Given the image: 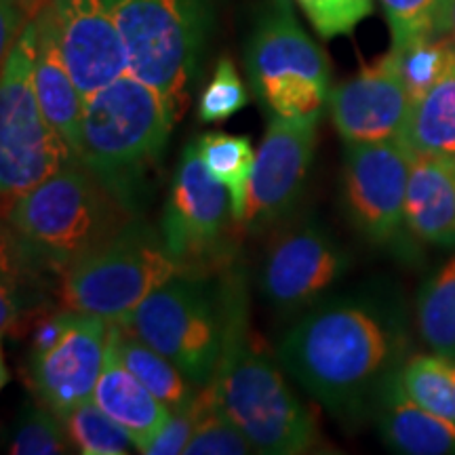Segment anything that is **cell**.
Wrapping results in <instances>:
<instances>
[{"label":"cell","mask_w":455,"mask_h":455,"mask_svg":"<svg viewBox=\"0 0 455 455\" xmlns=\"http://www.w3.org/2000/svg\"><path fill=\"white\" fill-rule=\"evenodd\" d=\"M407 306L386 283L323 298L276 344L289 378L341 424L371 415L373 398L409 358Z\"/></svg>","instance_id":"cell-1"},{"label":"cell","mask_w":455,"mask_h":455,"mask_svg":"<svg viewBox=\"0 0 455 455\" xmlns=\"http://www.w3.org/2000/svg\"><path fill=\"white\" fill-rule=\"evenodd\" d=\"M241 268L226 270L228 325L213 392L255 453L301 455L321 447L316 418L295 396L284 369L261 344L249 316L247 281Z\"/></svg>","instance_id":"cell-2"},{"label":"cell","mask_w":455,"mask_h":455,"mask_svg":"<svg viewBox=\"0 0 455 455\" xmlns=\"http://www.w3.org/2000/svg\"><path fill=\"white\" fill-rule=\"evenodd\" d=\"M178 123L156 89L124 74L84 98L78 163L133 218L152 198L155 175Z\"/></svg>","instance_id":"cell-3"},{"label":"cell","mask_w":455,"mask_h":455,"mask_svg":"<svg viewBox=\"0 0 455 455\" xmlns=\"http://www.w3.org/2000/svg\"><path fill=\"white\" fill-rule=\"evenodd\" d=\"M4 232V255L32 275L61 276L72 261L133 220L81 163H70L17 198Z\"/></svg>","instance_id":"cell-4"},{"label":"cell","mask_w":455,"mask_h":455,"mask_svg":"<svg viewBox=\"0 0 455 455\" xmlns=\"http://www.w3.org/2000/svg\"><path fill=\"white\" fill-rule=\"evenodd\" d=\"M116 323L167 356L192 384L204 388L213 382L224 350L226 270L180 272Z\"/></svg>","instance_id":"cell-5"},{"label":"cell","mask_w":455,"mask_h":455,"mask_svg":"<svg viewBox=\"0 0 455 455\" xmlns=\"http://www.w3.org/2000/svg\"><path fill=\"white\" fill-rule=\"evenodd\" d=\"M131 74L161 93L175 118L184 116L201 78L212 0H110Z\"/></svg>","instance_id":"cell-6"},{"label":"cell","mask_w":455,"mask_h":455,"mask_svg":"<svg viewBox=\"0 0 455 455\" xmlns=\"http://www.w3.org/2000/svg\"><path fill=\"white\" fill-rule=\"evenodd\" d=\"M180 272L186 270L169 253L161 230L133 218L72 261L57 293L61 308L116 321Z\"/></svg>","instance_id":"cell-7"},{"label":"cell","mask_w":455,"mask_h":455,"mask_svg":"<svg viewBox=\"0 0 455 455\" xmlns=\"http://www.w3.org/2000/svg\"><path fill=\"white\" fill-rule=\"evenodd\" d=\"M255 98L268 114H323L331 93L327 55L295 17L291 0H264L244 47Z\"/></svg>","instance_id":"cell-8"},{"label":"cell","mask_w":455,"mask_h":455,"mask_svg":"<svg viewBox=\"0 0 455 455\" xmlns=\"http://www.w3.org/2000/svg\"><path fill=\"white\" fill-rule=\"evenodd\" d=\"M36 20L3 57L0 81V192L3 212L55 171L74 161L70 148L44 116L34 84Z\"/></svg>","instance_id":"cell-9"},{"label":"cell","mask_w":455,"mask_h":455,"mask_svg":"<svg viewBox=\"0 0 455 455\" xmlns=\"http://www.w3.org/2000/svg\"><path fill=\"white\" fill-rule=\"evenodd\" d=\"M158 230L186 272H224L236 264L244 226L236 220L228 188L204 167L196 141L181 150Z\"/></svg>","instance_id":"cell-10"},{"label":"cell","mask_w":455,"mask_h":455,"mask_svg":"<svg viewBox=\"0 0 455 455\" xmlns=\"http://www.w3.org/2000/svg\"><path fill=\"white\" fill-rule=\"evenodd\" d=\"M413 150L401 138L346 144L341 204L350 226L378 247L395 243L405 224Z\"/></svg>","instance_id":"cell-11"},{"label":"cell","mask_w":455,"mask_h":455,"mask_svg":"<svg viewBox=\"0 0 455 455\" xmlns=\"http://www.w3.org/2000/svg\"><path fill=\"white\" fill-rule=\"evenodd\" d=\"M321 114L284 118L268 114V127L255 155L243 226L251 235L283 224L299 198L315 161Z\"/></svg>","instance_id":"cell-12"},{"label":"cell","mask_w":455,"mask_h":455,"mask_svg":"<svg viewBox=\"0 0 455 455\" xmlns=\"http://www.w3.org/2000/svg\"><path fill=\"white\" fill-rule=\"evenodd\" d=\"M348 270V255L325 226L299 220L276 230L259 270V291L284 315L306 310L323 299Z\"/></svg>","instance_id":"cell-13"},{"label":"cell","mask_w":455,"mask_h":455,"mask_svg":"<svg viewBox=\"0 0 455 455\" xmlns=\"http://www.w3.org/2000/svg\"><path fill=\"white\" fill-rule=\"evenodd\" d=\"M41 15L83 98L131 72L110 0H51Z\"/></svg>","instance_id":"cell-14"},{"label":"cell","mask_w":455,"mask_h":455,"mask_svg":"<svg viewBox=\"0 0 455 455\" xmlns=\"http://www.w3.org/2000/svg\"><path fill=\"white\" fill-rule=\"evenodd\" d=\"M327 108L344 144L401 138L411 110V95L395 51L333 87Z\"/></svg>","instance_id":"cell-15"},{"label":"cell","mask_w":455,"mask_h":455,"mask_svg":"<svg viewBox=\"0 0 455 455\" xmlns=\"http://www.w3.org/2000/svg\"><path fill=\"white\" fill-rule=\"evenodd\" d=\"M110 321L78 312L53 348L28 356V386L51 411L64 415L93 398L104 369Z\"/></svg>","instance_id":"cell-16"},{"label":"cell","mask_w":455,"mask_h":455,"mask_svg":"<svg viewBox=\"0 0 455 455\" xmlns=\"http://www.w3.org/2000/svg\"><path fill=\"white\" fill-rule=\"evenodd\" d=\"M371 415L379 436L392 451L403 455L455 453V424L426 411L407 395L401 382V369L390 373L379 386Z\"/></svg>","instance_id":"cell-17"},{"label":"cell","mask_w":455,"mask_h":455,"mask_svg":"<svg viewBox=\"0 0 455 455\" xmlns=\"http://www.w3.org/2000/svg\"><path fill=\"white\" fill-rule=\"evenodd\" d=\"M405 224L418 241L455 243V156L415 155L407 186Z\"/></svg>","instance_id":"cell-18"},{"label":"cell","mask_w":455,"mask_h":455,"mask_svg":"<svg viewBox=\"0 0 455 455\" xmlns=\"http://www.w3.org/2000/svg\"><path fill=\"white\" fill-rule=\"evenodd\" d=\"M93 401L129 432L138 451L173 413L129 371L110 338Z\"/></svg>","instance_id":"cell-19"},{"label":"cell","mask_w":455,"mask_h":455,"mask_svg":"<svg viewBox=\"0 0 455 455\" xmlns=\"http://www.w3.org/2000/svg\"><path fill=\"white\" fill-rule=\"evenodd\" d=\"M36 64H34V84L41 108L66 146L70 148L74 161L81 152V124L84 98L74 83L70 70L61 60L53 34L43 15L36 17Z\"/></svg>","instance_id":"cell-20"},{"label":"cell","mask_w":455,"mask_h":455,"mask_svg":"<svg viewBox=\"0 0 455 455\" xmlns=\"http://www.w3.org/2000/svg\"><path fill=\"white\" fill-rule=\"evenodd\" d=\"M110 338L112 346L116 348L121 361L127 369L148 390L167 405L171 411L184 409L195 401L198 395V386H195L186 378L180 367H175L167 356L141 341L138 335H133L127 329L118 325L116 321H110Z\"/></svg>","instance_id":"cell-21"},{"label":"cell","mask_w":455,"mask_h":455,"mask_svg":"<svg viewBox=\"0 0 455 455\" xmlns=\"http://www.w3.org/2000/svg\"><path fill=\"white\" fill-rule=\"evenodd\" d=\"M401 140L413 155L455 156V66L413 101Z\"/></svg>","instance_id":"cell-22"},{"label":"cell","mask_w":455,"mask_h":455,"mask_svg":"<svg viewBox=\"0 0 455 455\" xmlns=\"http://www.w3.org/2000/svg\"><path fill=\"white\" fill-rule=\"evenodd\" d=\"M415 327L432 352L455 358V255L415 295Z\"/></svg>","instance_id":"cell-23"},{"label":"cell","mask_w":455,"mask_h":455,"mask_svg":"<svg viewBox=\"0 0 455 455\" xmlns=\"http://www.w3.org/2000/svg\"><path fill=\"white\" fill-rule=\"evenodd\" d=\"M195 141L204 167L230 192L235 215L243 224L249 181H251L255 164L251 141L244 135H232L224 133V131H209V133H203Z\"/></svg>","instance_id":"cell-24"},{"label":"cell","mask_w":455,"mask_h":455,"mask_svg":"<svg viewBox=\"0 0 455 455\" xmlns=\"http://www.w3.org/2000/svg\"><path fill=\"white\" fill-rule=\"evenodd\" d=\"M401 382L426 411L455 424V358L436 352L409 356L401 367Z\"/></svg>","instance_id":"cell-25"},{"label":"cell","mask_w":455,"mask_h":455,"mask_svg":"<svg viewBox=\"0 0 455 455\" xmlns=\"http://www.w3.org/2000/svg\"><path fill=\"white\" fill-rule=\"evenodd\" d=\"M195 411L196 426L186 447L188 455H247L253 451L243 430L221 409L212 384L198 390Z\"/></svg>","instance_id":"cell-26"},{"label":"cell","mask_w":455,"mask_h":455,"mask_svg":"<svg viewBox=\"0 0 455 455\" xmlns=\"http://www.w3.org/2000/svg\"><path fill=\"white\" fill-rule=\"evenodd\" d=\"M64 424L72 445L84 455H124L135 447L129 432L93 398L70 409L64 415Z\"/></svg>","instance_id":"cell-27"},{"label":"cell","mask_w":455,"mask_h":455,"mask_svg":"<svg viewBox=\"0 0 455 455\" xmlns=\"http://www.w3.org/2000/svg\"><path fill=\"white\" fill-rule=\"evenodd\" d=\"M395 51L401 74L411 95V104L435 87L455 66V43L443 34L418 38L403 49Z\"/></svg>","instance_id":"cell-28"},{"label":"cell","mask_w":455,"mask_h":455,"mask_svg":"<svg viewBox=\"0 0 455 455\" xmlns=\"http://www.w3.org/2000/svg\"><path fill=\"white\" fill-rule=\"evenodd\" d=\"M64 418L51 411L47 405H28L17 419L9 451L15 455H57L68 453V436Z\"/></svg>","instance_id":"cell-29"},{"label":"cell","mask_w":455,"mask_h":455,"mask_svg":"<svg viewBox=\"0 0 455 455\" xmlns=\"http://www.w3.org/2000/svg\"><path fill=\"white\" fill-rule=\"evenodd\" d=\"M249 104V91L241 81L235 61L220 57L212 81L198 98V118L201 123H224Z\"/></svg>","instance_id":"cell-30"},{"label":"cell","mask_w":455,"mask_h":455,"mask_svg":"<svg viewBox=\"0 0 455 455\" xmlns=\"http://www.w3.org/2000/svg\"><path fill=\"white\" fill-rule=\"evenodd\" d=\"M379 4L390 28V49H403L418 38L436 34L441 0H379Z\"/></svg>","instance_id":"cell-31"},{"label":"cell","mask_w":455,"mask_h":455,"mask_svg":"<svg viewBox=\"0 0 455 455\" xmlns=\"http://www.w3.org/2000/svg\"><path fill=\"white\" fill-rule=\"evenodd\" d=\"M325 41L346 36L373 13V0H295Z\"/></svg>","instance_id":"cell-32"},{"label":"cell","mask_w":455,"mask_h":455,"mask_svg":"<svg viewBox=\"0 0 455 455\" xmlns=\"http://www.w3.org/2000/svg\"><path fill=\"white\" fill-rule=\"evenodd\" d=\"M196 398V396H195ZM196 426V411L195 401L184 409L171 413V418L163 424V428L140 449V453L146 455H178L186 453L188 443L195 435Z\"/></svg>","instance_id":"cell-33"},{"label":"cell","mask_w":455,"mask_h":455,"mask_svg":"<svg viewBox=\"0 0 455 455\" xmlns=\"http://www.w3.org/2000/svg\"><path fill=\"white\" fill-rule=\"evenodd\" d=\"M436 34L449 36L455 43V0H441L436 17Z\"/></svg>","instance_id":"cell-34"}]
</instances>
